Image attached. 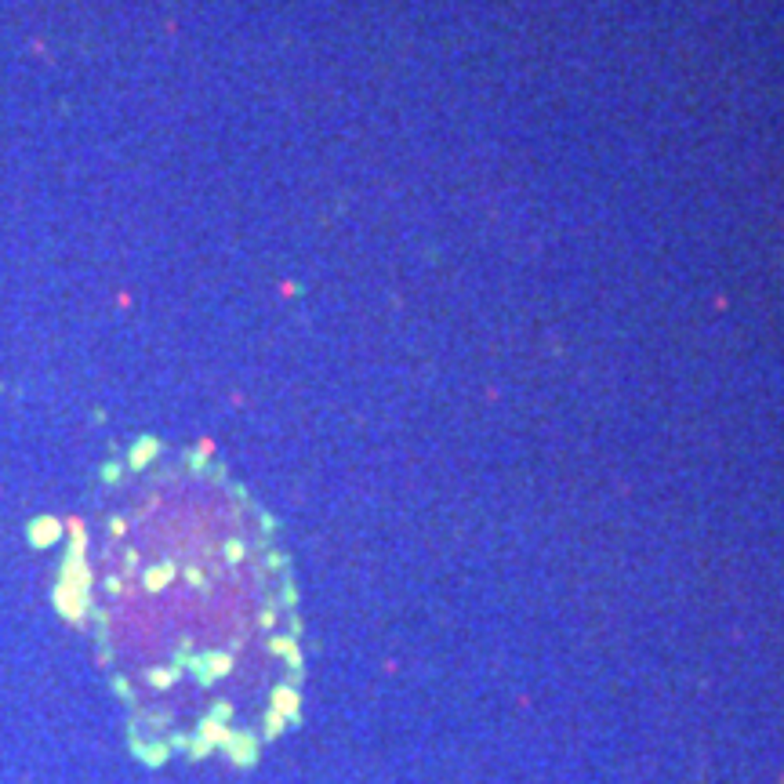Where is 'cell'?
I'll return each instance as SVG.
<instances>
[{
    "label": "cell",
    "instance_id": "obj_1",
    "mask_svg": "<svg viewBox=\"0 0 784 784\" xmlns=\"http://www.w3.org/2000/svg\"><path fill=\"white\" fill-rule=\"evenodd\" d=\"M109 516L95 632L142 755H240L295 708L298 650L265 523L229 494L218 519Z\"/></svg>",
    "mask_w": 784,
    "mask_h": 784
}]
</instances>
